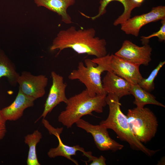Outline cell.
<instances>
[{"label": "cell", "mask_w": 165, "mask_h": 165, "mask_svg": "<svg viewBox=\"0 0 165 165\" xmlns=\"http://www.w3.org/2000/svg\"><path fill=\"white\" fill-rule=\"evenodd\" d=\"M93 28L77 30L71 26L60 31L53 40L51 51L58 50L56 56L63 50L71 48L78 54H86L100 58L107 54L106 40L95 36Z\"/></svg>", "instance_id": "1"}, {"label": "cell", "mask_w": 165, "mask_h": 165, "mask_svg": "<svg viewBox=\"0 0 165 165\" xmlns=\"http://www.w3.org/2000/svg\"><path fill=\"white\" fill-rule=\"evenodd\" d=\"M119 99L113 94H107L106 101L109 106V114L107 119L101 121L100 125L113 130L120 140L127 142L132 149L141 151L148 156H152L160 150L148 148L133 134L130 129L127 116L121 110Z\"/></svg>", "instance_id": "2"}, {"label": "cell", "mask_w": 165, "mask_h": 165, "mask_svg": "<svg viewBox=\"0 0 165 165\" xmlns=\"http://www.w3.org/2000/svg\"><path fill=\"white\" fill-rule=\"evenodd\" d=\"M106 95L92 97L86 89L70 97L68 99L65 109L58 116V121L69 128L83 116L92 115L93 112L102 113L104 107L107 105Z\"/></svg>", "instance_id": "3"}, {"label": "cell", "mask_w": 165, "mask_h": 165, "mask_svg": "<svg viewBox=\"0 0 165 165\" xmlns=\"http://www.w3.org/2000/svg\"><path fill=\"white\" fill-rule=\"evenodd\" d=\"M130 129L141 143H146L154 137L158 125L157 118L149 108L129 109L126 116Z\"/></svg>", "instance_id": "4"}, {"label": "cell", "mask_w": 165, "mask_h": 165, "mask_svg": "<svg viewBox=\"0 0 165 165\" xmlns=\"http://www.w3.org/2000/svg\"><path fill=\"white\" fill-rule=\"evenodd\" d=\"M83 63H79L77 69L73 70L68 76L71 80H78L86 86V89L92 97L107 95L103 89L101 75L104 72L102 67L92 59H86Z\"/></svg>", "instance_id": "5"}, {"label": "cell", "mask_w": 165, "mask_h": 165, "mask_svg": "<svg viewBox=\"0 0 165 165\" xmlns=\"http://www.w3.org/2000/svg\"><path fill=\"white\" fill-rule=\"evenodd\" d=\"M92 60L100 65L104 71L112 72L131 84H138L143 78L140 72V66L128 62L115 54H108Z\"/></svg>", "instance_id": "6"}, {"label": "cell", "mask_w": 165, "mask_h": 165, "mask_svg": "<svg viewBox=\"0 0 165 165\" xmlns=\"http://www.w3.org/2000/svg\"><path fill=\"white\" fill-rule=\"evenodd\" d=\"M75 124L77 127L90 134L97 148L101 151L111 150L115 152L124 147L109 136L107 129L100 125H94L80 119Z\"/></svg>", "instance_id": "7"}, {"label": "cell", "mask_w": 165, "mask_h": 165, "mask_svg": "<svg viewBox=\"0 0 165 165\" xmlns=\"http://www.w3.org/2000/svg\"><path fill=\"white\" fill-rule=\"evenodd\" d=\"M152 48L148 44L139 46L129 40H125L115 54L133 64L147 66L151 61Z\"/></svg>", "instance_id": "8"}, {"label": "cell", "mask_w": 165, "mask_h": 165, "mask_svg": "<svg viewBox=\"0 0 165 165\" xmlns=\"http://www.w3.org/2000/svg\"><path fill=\"white\" fill-rule=\"evenodd\" d=\"M165 18V6L153 7L148 13L130 18L120 25L121 29L125 34L138 37L141 29L150 23Z\"/></svg>", "instance_id": "9"}, {"label": "cell", "mask_w": 165, "mask_h": 165, "mask_svg": "<svg viewBox=\"0 0 165 165\" xmlns=\"http://www.w3.org/2000/svg\"><path fill=\"white\" fill-rule=\"evenodd\" d=\"M48 79L45 75H35L24 71L17 80L19 88L25 94L36 99L43 97L46 93Z\"/></svg>", "instance_id": "10"}, {"label": "cell", "mask_w": 165, "mask_h": 165, "mask_svg": "<svg viewBox=\"0 0 165 165\" xmlns=\"http://www.w3.org/2000/svg\"><path fill=\"white\" fill-rule=\"evenodd\" d=\"M51 75L52 85L45 104L43 112L36 122L42 118H45L47 115L60 103L64 102L67 104L68 101V98L65 94L67 85L64 82V78L54 71L52 72Z\"/></svg>", "instance_id": "11"}, {"label": "cell", "mask_w": 165, "mask_h": 165, "mask_svg": "<svg viewBox=\"0 0 165 165\" xmlns=\"http://www.w3.org/2000/svg\"><path fill=\"white\" fill-rule=\"evenodd\" d=\"M35 100L24 94L19 89L14 101L9 105L1 110L2 113L6 121L17 120L23 116L25 109L34 106Z\"/></svg>", "instance_id": "12"}, {"label": "cell", "mask_w": 165, "mask_h": 165, "mask_svg": "<svg viewBox=\"0 0 165 165\" xmlns=\"http://www.w3.org/2000/svg\"><path fill=\"white\" fill-rule=\"evenodd\" d=\"M102 82L103 89L107 94H113L119 99L124 96L130 94V90L131 84L112 72H108Z\"/></svg>", "instance_id": "13"}, {"label": "cell", "mask_w": 165, "mask_h": 165, "mask_svg": "<svg viewBox=\"0 0 165 165\" xmlns=\"http://www.w3.org/2000/svg\"><path fill=\"white\" fill-rule=\"evenodd\" d=\"M118 1L123 4L124 10L123 13L114 21L113 25L115 26L121 25L130 18L132 10L135 8L139 7L141 5V4L135 3L132 0H101L100 2V5L99 8L98 13L96 16L90 17L81 12L80 13L86 18L95 20L105 13L107 5L112 1Z\"/></svg>", "instance_id": "14"}, {"label": "cell", "mask_w": 165, "mask_h": 165, "mask_svg": "<svg viewBox=\"0 0 165 165\" xmlns=\"http://www.w3.org/2000/svg\"><path fill=\"white\" fill-rule=\"evenodd\" d=\"M38 6H43L57 13L66 24L72 23V19L67 12L68 8L75 2V0H34Z\"/></svg>", "instance_id": "15"}, {"label": "cell", "mask_w": 165, "mask_h": 165, "mask_svg": "<svg viewBox=\"0 0 165 165\" xmlns=\"http://www.w3.org/2000/svg\"><path fill=\"white\" fill-rule=\"evenodd\" d=\"M130 93L134 97L133 103L137 107L142 108L148 104L165 107L163 104L156 99L155 97L142 89L138 84H131Z\"/></svg>", "instance_id": "16"}, {"label": "cell", "mask_w": 165, "mask_h": 165, "mask_svg": "<svg viewBox=\"0 0 165 165\" xmlns=\"http://www.w3.org/2000/svg\"><path fill=\"white\" fill-rule=\"evenodd\" d=\"M59 142L58 146L56 148L50 149L47 152L48 156L50 158H54L57 156H62L71 161L76 165H78V162L72 158V156L75 155L77 151L82 152L84 151V148L77 145L69 146L64 144L62 141L60 135L56 136Z\"/></svg>", "instance_id": "17"}, {"label": "cell", "mask_w": 165, "mask_h": 165, "mask_svg": "<svg viewBox=\"0 0 165 165\" xmlns=\"http://www.w3.org/2000/svg\"><path fill=\"white\" fill-rule=\"evenodd\" d=\"M20 75L14 64L0 48V79L3 77L6 78L10 85L15 86L18 84Z\"/></svg>", "instance_id": "18"}, {"label": "cell", "mask_w": 165, "mask_h": 165, "mask_svg": "<svg viewBox=\"0 0 165 165\" xmlns=\"http://www.w3.org/2000/svg\"><path fill=\"white\" fill-rule=\"evenodd\" d=\"M42 138V134L38 130H35L31 134L25 136L24 142L29 148L27 161L28 165H41L37 157L36 146Z\"/></svg>", "instance_id": "19"}, {"label": "cell", "mask_w": 165, "mask_h": 165, "mask_svg": "<svg viewBox=\"0 0 165 165\" xmlns=\"http://www.w3.org/2000/svg\"><path fill=\"white\" fill-rule=\"evenodd\" d=\"M165 64V61H160L146 78H143L138 83L142 89L149 92L154 90V80L160 69Z\"/></svg>", "instance_id": "20"}, {"label": "cell", "mask_w": 165, "mask_h": 165, "mask_svg": "<svg viewBox=\"0 0 165 165\" xmlns=\"http://www.w3.org/2000/svg\"><path fill=\"white\" fill-rule=\"evenodd\" d=\"M162 25L160 29L157 32L147 36H142L141 37V40L143 45L148 44L149 39L153 37L158 38L159 41L163 42L165 40V18L161 20Z\"/></svg>", "instance_id": "21"}, {"label": "cell", "mask_w": 165, "mask_h": 165, "mask_svg": "<svg viewBox=\"0 0 165 165\" xmlns=\"http://www.w3.org/2000/svg\"><path fill=\"white\" fill-rule=\"evenodd\" d=\"M83 156H85L88 158V160L85 161L86 164L87 163L92 161L90 164V165H106V159L103 156H101L99 157L93 156L92 152L90 151H84L82 152Z\"/></svg>", "instance_id": "22"}, {"label": "cell", "mask_w": 165, "mask_h": 165, "mask_svg": "<svg viewBox=\"0 0 165 165\" xmlns=\"http://www.w3.org/2000/svg\"><path fill=\"white\" fill-rule=\"evenodd\" d=\"M43 118L42 122L44 127L47 129L50 135L53 134L56 137L58 135H60L63 130V127L55 128L50 125L49 122L45 119Z\"/></svg>", "instance_id": "23"}, {"label": "cell", "mask_w": 165, "mask_h": 165, "mask_svg": "<svg viewBox=\"0 0 165 165\" xmlns=\"http://www.w3.org/2000/svg\"><path fill=\"white\" fill-rule=\"evenodd\" d=\"M6 121L0 110V141L4 138L7 132Z\"/></svg>", "instance_id": "24"}, {"label": "cell", "mask_w": 165, "mask_h": 165, "mask_svg": "<svg viewBox=\"0 0 165 165\" xmlns=\"http://www.w3.org/2000/svg\"><path fill=\"white\" fill-rule=\"evenodd\" d=\"M132 0L136 3H137L138 4H142V3L144 1V0Z\"/></svg>", "instance_id": "25"}, {"label": "cell", "mask_w": 165, "mask_h": 165, "mask_svg": "<svg viewBox=\"0 0 165 165\" xmlns=\"http://www.w3.org/2000/svg\"></svg>", "instance_id": "26"}]
</instances>
